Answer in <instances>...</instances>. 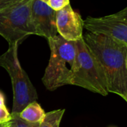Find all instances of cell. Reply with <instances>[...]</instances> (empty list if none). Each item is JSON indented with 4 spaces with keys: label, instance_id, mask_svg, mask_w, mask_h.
Returning <instances> with one entry per match:
<instances>
[{
    "label": "cell",
    "instance_id": "obj_1",
    "mask_svg": "<svg viewBox=\"0 0 127 127\" xmlns=\"http://www.w3.org/2000/svg\"><path fill=\"white\" fill-rule=\"evenodd\" d=\"M83 39L100 65L109 93L127 103V46L109 36L87 33Z\"/></svg>",
    "mask_w": 127,
    "mask_h": 127
},
{
    "label": "cell",
    "instance_id": "obj_2",
    "mask_svg": "<svg viewBox=\"0 0 127 127\" xmlns=\"http://www.w3.org/2000/svg\"><path fill=\"white\" fill-rule=\"evenodd\" d=\"M51 54L42 82L47 90L70 85L76 48V41H69L60 35L47 39Z\"/></svg>",
    "mask_w": 127,
    "mask_h": 127
},
{
    "label": "cell",
    "instance_id": "obj_3",
    "mask_svg": "<svg viewBox=\"0 0 127 127\" xmlns=\"http://www.w3.org/2000/svg\"><path fill=\"white\" fill-rule=\"evenodd\" d=\"M76 54L70 85L107 96L109 92L104 72L83 38L76 41Z\"/></svg>",
    "mask_w": 127,
    "mask_h": 127
},
{
    "label": "cell",
    "instance_id": "obj_4",
    "mask_svg": "<svg viewBox=\"0 0 127 127\" xmlns=\"http://www.w3.org/2000/svg\"><path fill=\"white\" fill-rule=\"evenodd\" d=\"M19 44L9 45L5 53L0 56V66L9 74L13 89L11 114H19L28 104L37 101V91L22 68L18 58Z\"/></svg>",
    "mask_w": 127,
    "mask_h": 127
},
{
    "label": "cell",
    "instance_id": "obj_5",
    "mask_svg": "<svg viewBox=\"0 0 127 127\" xmlns=\"http://www.w3.org/2000/svg\"><path fill=\"white\" fill-rule=\"evenodd\" d=\"M32 0H20L0 11V35L8 45L20 44L34 35L31 22Z\"/></svg>",
    "mask_w": 127,
    "mask_h": 127
},
{
    "label": "cell",
    "instance_id": "obj_6",
    "mask_svg": "<svg viewBox=\"0 0 127 127\" xmlns=\"http://www.w3.org/2000/svg\"><path fill=\"white\" fill-rule=\"evenodd\" d=\"M84 28L91 33L106 35L127 46V6L108 16L87 17L84 20Z\"/></svg>",
    "mask_w": 127,
    "mask_h": 127
},
{
    "label": "cell",
    "instance_id": "obj_7",
    "mask_svg": "<svg viewBox=\"0 0 127 127\" xmlns=\"http://www.w3.org/2000/svg\"><path fill=\"white\" fill-rule=\"evenodd\" d=\"M55 10L40 0H32L31 22L34 35L47 39L58 35L55 24Z\"/></svg>",
    "mask_w": 127,
    "mask_h": 127
},
{
    "label": "cell",
    "instance_id": "obj_8",
    "mask_svg": "<svg viewBox=\"0 0 127 127\" xmlns=\"http://www.w3.org/2000/svg\"><path fill=\"white\" fill-rule=\"evenodd\" d=\"M55 24L58 33L64 39L78 41L83 38L84 20L70 4L55 12Z\"/></svg>",
    "mask_w": 127,
    "mask_h": 127
},
{
    "label": "cell",
    "instance_id": "obj_9",
    "mask_svg": "<svg viewBox=\"0 0 127 127\" xmlns=\"http://www.w3.org/2000/svg\"><path fill=\"white\" fill-rule=\"evenodd\" d=\"M19 117L29 123L40 124L43 120L46 113L37 101L28 104L19 113Z\"/></svg>",
    "mask_w": 127,
    "mask_h": 127
},
{
    "label": "cell",
    "instance_id": "obj_10",
    "mask_svg": "<svg viewBox=\"0 0 127 127\" xmlns=\"http://www.w3.org/2000/svg\"><path fill=\"white\" fill-rule=\"evenodd\" d=\"M65 112V109H56L48 113L40 124L39 127H60V124Z\"/></svg>",
    "mask_w": 127,
    "mask_h": 127
},
{
    "label": "cell",
    "instance_id": "obj_11",
    "mask_svg": "<svg viewBox=\"0 0 127 127\" xmlns=\"http://www.w3.org/2000/svg\"><path fill=\"white\" fill-rule=\"evenodd\" d=\"M11 120L9 121V127H39L40 124H33L22 120L19 114H11Z\"/></svg>",
    "mask_w": 127,
    "mask_h": 127
},
{
    "label": "cell",
    "instance_id": "obj_12",
    "mask_svg": "<svg viewBox=\"0 0 127 127\" xmlns=\"http://www.w3.org/2000/svg\"><path fill=\"white\" fill-rule=\"evenodd\" d=\"M11 114L8 112L5 105L0 106V124L8 123L11 120Z\"/></svg>",
    "mask_w": 127,
    "mask_h": 127
},
{
    "label": "cell",
    "instance_id": "obj_13",
    "mask_svg": "<svg viewBox=\"0 0 127 127\" xmlns=\"http://www.w3.org/2000/svg\"><path fill=\"white\" fill-rule=\"evenodd\" d=\"M20 0H0V11L19 1Z\"/></svg>",
    "mask_w": 127,
    "mask_h": 127
},
{
    "label": "cell",
    "instance_id": "obj_14",
    "mask_svg": "<svg viewBox=\"0 0 127 127\" xmlns=\"http://www.w3.org/2000/svg\"><path fill=\"white\" fill-rule=\"evenodd\" d=\"M5 105V97L3 93L0 91V106Z\"/></svg>",
    "mask_w": 127,
    "mask_h": 127
},
{
    "label": "cell",
    "instance_id": "obj_15",
    "mask_svg": "<svg viewBox=\"0 0 127 127\" xmlns=\"http://www.w3.org/2000/svg\"><path fill=\"white\" fill-rule=\"evenodd\" d=\"M7 124V123H6V124H0V127H4L6 126Z\"/></svg>",
    "mask_w": 127,
    "mask_h": 127
},
{
    "label": "cell",
    "instance_id": "obj_16",
    "mask_svg": "<svg viewBox=\"0 0 127 127\" xmlns=\"http://www.w3.org/2000/svg\"><path fill=\"white\" fill-rule=\"evenodd\" d=\"M40 1H43V2H45L46 4V2L48 1V0H40Z\"/></svg>",
    "mask_w": 127,
    "mask_h": 127
},
{
    "label": "cell",
    "instance_id": "obj_17",
    "mask_svg": "<svg viewBox=\"0 0 127 127\" xmlns=\"http://www.w3.org/2000/svg\"><path fill=\"white\" fill-rule=\"evenodd\" d=\"M4 127H9V122H8V123H7V124H6V126H5Z\"/></svg>",
    "mask_w": 127,
    "mask_h": 127
}]
</instances>
